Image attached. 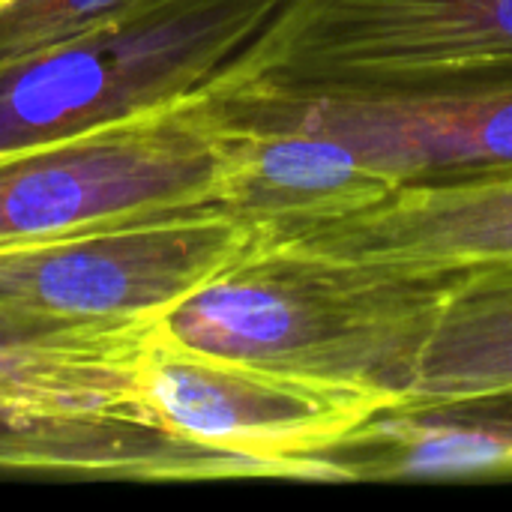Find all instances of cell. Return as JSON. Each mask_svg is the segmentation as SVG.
Returning <instances> with one entry per match:
<instances>
[{
	"instance_id": "cell-1",
	"label": "cell",
	"mask_w": 512,
	"mask_h": 512,
	"mask_svg": "<svg viewBox=\"0 0 512 512\" xmlns=\"http://www.w3.org/2000/svg\"><path fill=\"white\" fill-rule=\"evenodd\" d=\"M465 273L420 276L258 246L156 321V336L297 378L396 393Z\"/></svg>"
},
{
	"instance_id": "cell-2",
	"label": "cell",
	"mask_w": 512,
	"mask_h": 512,
	"mask_svg": "<svg viewBox=\"0 0 512 512\" xmlns=\"http://www.w3.org/2000/svg\"><path fill=\"white\" fill-rule=\"evenodd\" d=\"M153 327L42 330L0 321V474L144 483L264 477L258 465L183 441L153 417L141 396Z\"/></svg>"
},
{
	"instance_id": "cell-3",
	"label": "cell",
	"mask_w": 512,
	"mask_h": 512,
	"mask_svg": "<svg viewBox=\"0 0 512 512\" xmlns=\"http://www.w3.org/2000/svg\"><path fill=\"white\" fill-rule=\"evenodd\" d=\"M512 75V0H279L204 90L303 99Z\"/></svg>"
},
{
	"instance_id": "cell-4",
	"label": "cell",
	"mask_w": 512,
	"mask_h": 512,
	"mask_svg": "<svg viewBox=\"0 0 512 512\" xmlns=\"http://www.w3.org/2000/svg\"><path fill=\"white\" fill-rule=\"evenodd\" d=\"M279 0H138L0 72V159L204 93Z\"/></svg>"
},
{
	"instance_id": "cell-5",
	"label": "cell",
	"mask_w": 512,
	"mask_h": 512,
	"mask_svg": "<svg viewBox=\"0 0 512 512\" xmlns=\"http://www.w3.org/2000/svg\"><path fill=\"white\" fill-rule=\"evenodd\" d=\"M234 135L198 93L180 105L0 159V249L219 207Z\"/></svg>"
},
{
	"instance_id": "cell-6",
	"label": "cell",
	"mask_w": 512,
	"mask_h": 512,
	"mask_svg": "<svg viewBox=\"0 0 512 512\" xmlns=\"http://www.w3.org/2000/svg\"><path fill=\"white\" fill-rule=\"evenodd\" d=\"M261 246L207 207L0 249V321L42 330H141Z\"/></svg>"
},
{
	"instance_id": "cell-7",
	"label": "cell",
	"mask_w": 512,
	"mask_h": 512,
	"mask_svg": "<svg viewBox=\"0 0 512 512\" xmlns=\"http://www.w3.org/2000/svg\"><path fill=\"white\" fill-rule=\"evenodd\" d=\"M141 396L177 438L246 459L273 480H306V456L405 405L387 390L198 354L159 339L156 327L141 360Z\"/></svg>"
},
{
	"instance_id": "cell-8",
	"label": "cell",
	"mask_w": 512,
	"mask_h": 512,
	"mask_svg": "<svg viewBox=\"0 0 512 512\" xmlns=\"http://www.w3.org/2000/svg\"><path fill=\"white\" fill-rule=\"evenodd\" d=\"M201 96L231 129L327 135L396 183L512 171V75L303 99Z\"/></svg>"
},
{
	"instance_id": "cell-9",
	"label": "cell",
	"mask_w": 512,
	"mask_h": 512,
	"mask_svg": "<svg viewBox=\"0 0 512 512\" xmlns=\"http://www.w3.org/2000/svg\"><path fill=\"white\" fill-rule=\"evenodd\" d=\"M261 246L420 276L504 267L512 264V171L399 183L360 210Z\"/></svg>"
},
{
	"instance_id": "cell-10",
	"label": "cell",
	"mask_w": 512,
	"mask_h": 512,
	"mask_svg": "<svg viewBox=\"0 0 512 512\" xmlns=\"http://www.w3.org/2000/svg\"><path fill=\"white\" fill-rule=\"evenodd\" d=\"M306 480H512V390L390 408L306 456Z\"/></svg>"
},
{
	"instance_id": "cell-11",
	"label": "cell",
	"mask_w": 512,
	"mask_h": 512,
	"mask_svg": "<svg viewBox=\"0 0 512 512\" xmlns=\"http://www.w3.org/2000/svg\"><path fill=\"white\" fill-rule=\"evenodd\" d=\"M231 135L222 210L252 225L261 243L360 210L399 186L327 135L303 129H231Z\"/></svg>"
},
{
	"instance_id": "cell-12",
	"label": "cell",
	"mask_w": 512,
	"mask_h": 512,
	"mask_svg": "<svg viewBox=\"0 0 512 512\" xmlns=\"http://www.w3.org/2000/svg\"><path fill=\"white\" fill-rule=\"evenodd\" d=\"M512 390V264L474 270L447 297L405 405Z\"/></svg>"
},
{
	"instance_id": "cell-13",
	"label": "cell",
	"mask_w": 512,
	"mask_h": 512,
	"mask_svg": "<svg viewBox=\"0 0 512 512\" xmlns=\"http://www.w3.org/2000/svg\"><path fill=\"white\" fill-rule=\"evenodd\" d=\"M138 0H0V72L84 36Z\"/></svg>"
}]
</instances>
